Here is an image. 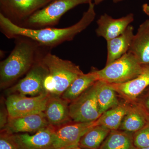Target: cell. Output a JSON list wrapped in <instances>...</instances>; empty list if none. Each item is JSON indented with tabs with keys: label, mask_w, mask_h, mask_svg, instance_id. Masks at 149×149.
<instances>
[{
	"label": "cell",
	"mask_w": 149,
	"mask_h": 149,
	"mask_svg": "<svg viewBox=\"0 0 149 149\" xmlns=\"http://www.w3.org/2000/svg\"><path fill=\"white\" fill-rule=\"evenodd\" d=\"M95 6L93 2L90 3L88 10L78 22L63 28L47 27L32 29L21 27L12 23L0 13V29L8 39H14L20 36L28 37L51 50L63 43L72 41L93 22L96 16Z\"/></svg>",
	"instance_id": "cell-1"
},
{
	"label": "cell",
	"mask_w": 149,
	"mask_h": 149,
	"mask_svg": "<svg viewBox=\"0 0 149 149\" xmlns=\"http://www.w3.org/2000/svg\"><path fill=\"white\" fill-rule=\"evenodd\" d=\"M14 39L13 49L0 63V86L2 89L10 87L27 74L47 53L51 52L28 37L20 36Z\"/></svg>",
	"instance_id": "cell-2"
},
{
	"label": "cell",
	"mask_w": 149,
	"mask_h": 149,
	"mask_svg": "<svg viewBox=\"0 0 149 149\" xmlns=\"http://www.w3.org/2000/svg\"><path fill=\"white\" fill-rule=\"evenodd\" d=\"M42 61L47 69L44 86L45 93L49 96L61 97L72 82L84 73L78 65L51 52L44 56Z\"/></svg>",
	"instance_id": "cell-3"
},
{
	"label": "cell",
	"mask_w": 149,
	"mask_h": 149,
	"mask_svg": "<svg viewBox=\"0 0 149 149\" xmlns=\"http://www.w3.org/2000/svg\"><path fill=\"white\" fill-rule=\"evenodd\" d=\"M91 2L92 0H54L32 15L21 27L32 29L54 27L68 11L80 5Z\"/></svg>",
	"instance_id": "cell-4"
},
{
	"label": "cell",
	"mask_w": 149,
	"mask_h": 149,
	"mask_svg": "<svg viewBox=\"0 0 149 149\" xmlns=\"http://www.w3.org/2000/svg\"><path fill=\"white\" fill-rule=\"evenodd\" d=\"M143 65L128 52L104 68L97 69L98 80L108 84H120L133 80L141 73Z\"/></svg>",
	"instance_id": "cell-5"
},
{
	"label": "cell",
	"mask_w": 149,
	"mask_h": 149,
	"mask_svg": "<svg viewBox=\"0 0 149 149\" xmlns=\"http://www.w3.org/2000/svg\"><path fill=\"white\" fill-rule=\"evenodd\" d=\"M99 84L98 80L70 103V115L73 122H93L100 117L97 101Z\"/></svg>",
	"instance_id": "cell-6"
},
{
	"label": "cell",
	"mask_w": 149,
	"mask_h": 149,
	"mask_svg": "<svg viewBox=\"0 0 149 149\" xmlns=\"http://www.w3.org/2000/svg\"><path fill=\"white\" fill-rule=\"evenodd\" d=\"M54 0H0V13L21 27L32 15Z\"/></svg>",
	"instance_id": "cell-7"
},
{
	"label": "cell",
	"mask_w": 149,
	"mask_h": 149,
	"mask_svg": "<svg viewBox=\"0 0 149 149\" xmlns=\"http://www.w3.org/2000/svg\"><path fill=\"white\" fill-rule=\"evenodd\" d=\"M42 59L35 63L25 76L17 83L8 88L6 93L8 95L19 94L36 96L45 93L44 84L48 70Z\"/></svg>",
	"instance_id": "cell-8"
},
{
	"label": "cell",
	"mask_w": 149,
	"mask_h": 149,
	"mask_svg": "<svg viewBox=\"0 0 149 149\" xmlns=\"http://www.w3.org/2000/svg\"><path fill=\"white\" fill-rule=\"evenodd\" d=\"M49 95L45 93L38 96L8 95L5 104L10 118L26 116L44 112Z\"/></svg>",
	"instance_id": "cell-9"
},
{
	"label": "cell",
	"mask_w": 149,
	"mask_h": 149,
	"mask_svg": "<svg viewBox=\"0 0 149 149\" xmlns=\"http://www.w3.org/2000/svg\"><path fill=\"white\" fill-rule=\"evenodd\" d=\"M97 125V120L91 122H71L56 128V149H68L79 146L82 136Z\"/></svg>",
	"instance_id": "cell-10"
},
{
	"label": "cell",
	"mask_w": 149,
	"mask_h": 149,
	"mask_svg": "<svg viewBox=\"0 0 149 149\" xmlns=\"http://www.w3.org/2000/svg\"><path fill=\"white\" fill-rule=\"evenodd\" d=\"M56 129L49 125L32 135L14 134L17 149H56Z\"/></svg>",
	"instance_id": "cell-11"
},
{
	"label": "cell",
	"mask_w": 149,
	"mask_h": 149,
	"mask_svg": "<svg viewBox=\"0 0 149 149\" xmlns=\"http://www.w3.org/2000/svg\"><path fill=\"white\" fill-rule=\"evenodd\" d=\"M44 112L15 118H9L3 130L10 134L36 133L49 126ZM1 130V131H2Z\"/></svg>",
	"instance_id": "cell-12"
},
{
	"label": "cell",
	"mask_w": 149,
	"mask_h": 149,
	"mask_svg": "<svg viewBox=\"0 0 149 149\" xmlns=\"http://www.w3.org/2000/svg\"><path fill=\"white\" fill-rule=\"evenodd\" d=\"M134 20V15L132 13L118 19L104 13L97 20L96 34L98 37H103L109 41L122 34Z\"/></svg>",
	"instance_id": "cell-13"
},
{
	"label": "cell",
	"mask_w": 149,
	"mask_h": 149,
	"mask_svg": "<svg viewBox=\"0 0 149 149\" xmlns=\"http://www.w3.org/2000/svg\"><path fill=\"white\" fill-rule=\"evenodd\" d=\"M127 102H133L149 86V65H143L141 73L133 80L120 84H108Z\"/></svg>",
	"instance_id": "cell-14"
},
{
	"label": "cell",
	"mask_w": 149,
	"mask_h": 149,
	"mask_svg": "<svg viewBox=\"0 0 149 149\" xmlns=\"http://www.w3.org/2000/svg\"><path fill=\"white\" fill-rule=\"evenodd\" d=\"M69 104L61 96H49L44 113L50 125L56 128L72 122Z\"/></svg>",
	"instance_id": "cell-15"
},
{
	"label": "cell",
	"mask_w": 149,
	"mask_h": 149,
	"mask_svg": "<svg viewBox=\"0 0 149 149\" xmlns=\"http://www.w3.org/2000/svg\"><path fill=\"white\" fill-rule=\"evenodd\" d=\"M128 52L141 65H149V19L139 26Z\"/></svg>",
	"instance_id": "cell-16"
},
{
	"label": "cell",
	"mask_w": 149,
	"mask_h": 149,
	"mask_svg": "<svg viewBox=\"0 0 149 149\" xmlns=\"http://www.w3.org/2000/svg\"><path fill=\"white\" fill-rule=\"evenodd\" d=\"M133 30V26L129 25L122 34L107 41V55L106 65L110 64L128 52L134 37Z\"/></svg>",
	"instance_id": "cell-17"
},
{
	"label": "cell",
	"mask_w": 149,
	"mask_h": 149,
	"mask_svg": "<svg viewBox=\"0 0 149 149\" xmlns=\"http://www.w3.org/2000/svg\"><path fill=\"white\" fill-rule=\"evenodd\" d=\"M97 69L94 68L88 73L79 75L61 96L70 103L77 99L82 93L98 81Z\"/></svg>",
	"instance_id": "cell-18"
},
{
	"label": "cell",
	"mask_w": 149,
	"mask_h": 149,
	"mask_svg": "<svg viewBox=\"0 0 149 149\" xmlns=\"http://www.w3.org/2000/svg\"><path fill=\"white\" fill-rule=\"evenodd\" d=\"M132 107L126 103H120L117 106L102 113L97 119L98 124L111 130H118L123 118Z\"/></svg>",
	"instance_id": "cell-19"
},
{
	"label": "cell",
	"mask_w": 149,
	"mask_h": 149,
	"mask_svg": "<svg viewBox=\"0 0 149 149\" xmlns=\"http://www.w3.org/2000/svg\"><path fill=\"white\" fill-rule=\"evenodd\" d=\"M133 134L119 129L111 130L99 149H136Z\"/></svg>",
	"instance_id": "cell-20"
},
{
	"label": "cell",
	"mask_w": 149,
	"mask_h": 149,
	"mask_svg": "<svg viewBox=\"0 0 149 149\" xmlns=\"http://www.w3.org/2000/svg\"><path fill=\"white\" fill-rule=\"evenodd\" d=\"M110 131L103 125H96L82 136L79 147L84 149H99Z\"/></svg>",
	"instance_id": "cell-21"
},
{
	"label": "cell",
	"mask_w": 149,
	"mask_h": 149,
	"mask_svg": "<svg viewBox=\"0 0 149 149\" xmlns=\"http://www.w3.org/2000/svg\"><path fill=\"white\" fill-rule=\"evenodd\" d=\"M97 101L99 112L101 114L120 103L117 93L108 83L99 80Z\"/></svg>",
	"instance_id": "cell-22"
},
{
	"label": "cell",
	"mask_w": 149,
	"mask_h": 149,
	"mask_svg": "<svg viewBox=\"0 0 149 149\" xmlns=\"http://www.w3.org/2000/svg\"><path fill=\"white\" fill-rule=\"evenodd\" d=\"M148 122L139 106L133 107L123 118L118 129L134 133L141 130Z\"/></svg>",
	"instance_id": "cell-23"
},
{
	"label": "cell",
	"mask_w": 149,
	"mask_h": 149,
	"mask_svg": "<svg viewBox=\"0 0 149 149\" xmlns=\"http://www.w3.org/2000/svg\"><path fill=\"white\" fill-rule=\"evenodd\" d=\"M133 143L136 148L149 147V123L133 134Z\"/></svg>",
	"instance_id": "cell-24"
},
{
	"label": "cell",
	"mask_w": 149,
	"mask_h": 149,
	"mask_svg": "<svg viewBox=\"0 0 149 149\" xmlns=\"http://www.w3.org/2000/svg\"><path fill=\"white\" fill-rule=\"evenodd\" d=\"M0 149H17L14 134L4 130L1 131Z\"/></svg>",
	"instance_id": "cell-25"
},
{
	"label": "cell",
	"mask_w": 149,
	"mask_h": 149,
	"mask_svg": "<svg viewBox=\"0 0 149 149\" xmlns=\"http://www.w3.org/2000/svg\"><path fill=\"white\" fill-rule=\"evenodd\" d=\"M9 116L8 111L6 106L5 103V104L1 106L0 110V129L1 130H3L8 122Z\"/></svg>",
	"instance_id": "cell-26"
},
{
	"label": "cell",
	"mask_w": 149,
	"mask_h": 149,
	"mask_svg": "<svg viewBox=\"0 0 149 149\" xmlns=\"http://www.w3.org/2000/svg\"><path fill=\"white\" fill-rule=\"evenodd\" d=\"M139 106V107H140V108H141V111L143 112L144 115H145V117H146V118L147 121H148V122L149 123V113L143 107V106H141V105Z\"/></svg>",
	"instance_id": "cell-27"
},
{
	"label": "cell",
	"mask_w": 149,
	"mask_h": 149,
	"mask_svg": "<svg viewBox=\"0 0 149 149\" xmlns=\"http://www.w3.org/2000/svg\"><path fill=\"white\" fill-rule=\"evenodd\" d=\"M142 8L144 12L147 15H149V4L147 3L144 4L142 6Z\"/></svg>",
	"instance_id": "cell-28"
},
{
	"label": "cell",
	"mask_w": 149,
	"mask_h": 149,
	"mask_svg": "<svg viewBox=\"0 0 149 149\" xmlns=\"http://www.w3.org/2000/svg\"><path fill=\"white\" fill-rule=\"evenodd\" d=\"M143 107L147 111H149V95L145 100V102H144V106H143Z\"/></svg>",
	"instance_id": "cell-29"
},
{
	"label": "cell",
	"mask_w": 149,
	"mask_h": 149,
	"mask_svg": "<svg viewBox=\"0 0 149 149\" xmlns=\"http://www.w3.org/2000/svg\"><path fill=\"white\" fill-rule=\"evenodd\" d=\"M93 2L95 5H98L100 3L102 2L105 1V0H92ZM113 1V2L116 3L119 2L121 1H123V0H112Z\"/></svg>",
	"instance_id": "cell-30"
},
{
	"label": "cell",
	"mask_w": 149,
	"mask_h": 149,
	"mask_svg": "<svg viewBox=\"0 0 149 149\" xmlns=\"http://www.w3.org/2000/svg\"><path fill=\"white\" fill-rule=\"evenodd\" d=\"M68 149H83L82 148H80V147H76L75 148H72Z\"/></svg>",
	"instance_id": "cell-31"
},
{
	"label": "cell",
	"mask_w": 149,
	"mask_h": 149,
	"mask_svg": "<svg viewBox=\"0 0 149 149\" xmlns=\"http://www.w3.org/2000/svg\"><path fill=\"white\" fill-rule=\"evenodd\" d=\"M136 149H149V147H147V148H136Z\"/></svg>",
	"instance_id": "cell-32"
}]
</instances>
